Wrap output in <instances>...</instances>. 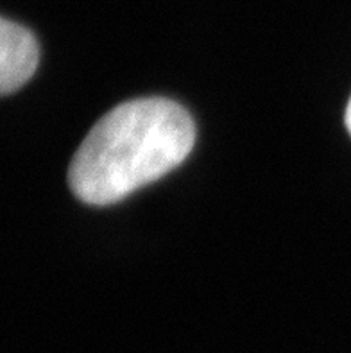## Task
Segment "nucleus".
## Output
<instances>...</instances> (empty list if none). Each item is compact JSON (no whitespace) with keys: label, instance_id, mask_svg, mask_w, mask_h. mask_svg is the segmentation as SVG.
I'll use <instances>...</instances> for the list:
<instances>
[{"label":"nucleus","instance_id":"3","mask_svg":"<svg viewBox=\"0 0 351 353\" xmlns=\"http://www.w3.org/2000/svg\"><path fill=\"white\" fill-rule=\"evenodd\" d=\"M346 125H348V131L351 134V99H350V104H348V110H346Z\"/></svg>","mask_w":351,"mask_h":353},{"label":"nucleus","instance_id":"2","mask_svg":"<svg viewBox=\"0 0 351 353\" xmlns=\"http://www.w3.org/2000/svg\"><path fill=\"white\" fill-rule=\"evenodd\" d=\"M40 63V47L29 29L0 17V95L22 88Z\"/></svg>","mask_w":351,"mask_h":353},{"label":"nucleus","instance_id":"1","mask_svg":"<svg viewBox=\"0 0 351 353\" xmlns=\"http://www.w3.org/2000/svg\"><path fill=\"white\" fill-rule=\"evenodd\" d=\"M196 143L185 108L161 97L113 108L92 128L68 170L72 192L88 205H112L183 163Z\"/></svg>","mask_w":351,"mask_h":353}]
</instances>
